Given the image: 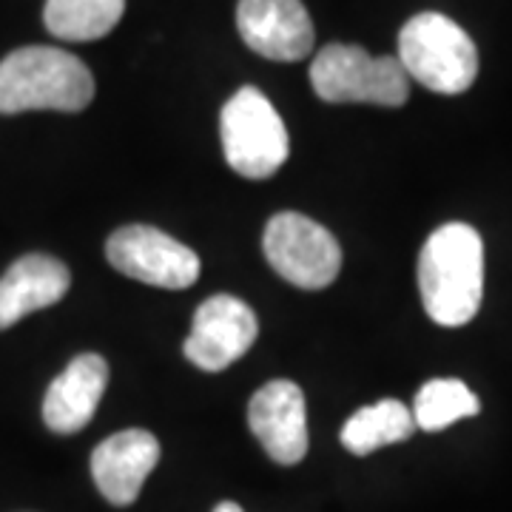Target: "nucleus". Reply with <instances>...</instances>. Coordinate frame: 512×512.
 Here are the masks:
<instances>
[{
	"mask_svg": "<svg viewBox=\"0 0 512 512\" xmlns=\"http://www.w3.org/2000/svg\"><path fill=\"white\" fill-rule=\"evenodd\" d=\"M424 311L444 328L467 325L484 299V242L473 225L450 222L433 231L419 254Z\"/></svg>",
	"mask_w": 512,
	"mask_h": 512,
	"instance_id": "f257e3e1",
	"label": "nucleus"
},
{
	"mask_svg": "<svg viewBox=\"0 0 512 512\" xmlns=\"http://www.w3.org/2000/svg\"><path fill=\"white\" fill-rule=\"evenodd\" d=\"M92 100L89 66L63 49L26 46L0 60V114L83 111Z\"/></svg>",
	"mask_w": 512,
	"mask_h": 512,
	"instance_id": "f03ea898",
	"label": "nucleus"
},
{
	"mask_svg": "<svg viewBox=\"0 0 512 512\" xmlns=\"http://www.w3.org/2000/svg\"><path fill=\"white\" fill-rule=\"evenodd\" d=\"M399 63L410 80L436 94L467 92L478 77V49L456 20L421 12L399 32Z\"/></svg>",
	"mask_w": 512,
	"mask_h": 512,
	"instance_id": "7ed1b4c3",
	"label": "nucleus"
},
{
	"mask_svg": "<svg viewBox=\"0 0 512 512\" xmlns=\"http://www.w3.org/2000/svg\"><path fill=\"white\" fill-rule=\"evenodd\" d=\"M313 92L325 103H373L396 109L410 97V77L399 57H373L362 46L330 43L313 57Z\"/></svg>",
	"mask_w": 512,
	"mask_h": 512,
	"instance_id": "20e7f679",
	"label": "nucleus"
},
{
	"mask_svg": "<svg viewBox=\"0 0 512 512\" xmlns=\"http://www.w3.org/2000/svg\"><path fill=\"white\" fill-rule=\"evenodd\" d=\"M222 151L228 165L248 180H268L291 154L288 128L265 94L245 86L222 109Z\"/></svg>",
	"mask_w": 512,
	"mask_h": 512,
	"instance_id": "39448f33",
	"label": "nucleus"
},
{
	"mask_svg": "<svg viewBox=\"0 0 512 512\" xmlns=\"http://www.w3.org/2000/svg\"><path fill=\"white\" fill-rule=\"evenodd\" d=\"M262 251L282 279L302 291H322L342 271V248L325 225L296 211L276 214L265 228Z\"/></svg>",
	"mask_w": 512,
	"mask_h": 512,
	"instance_id": "423d86ee",
	"label": "nucleus"
},
{
	"mask_svg": "<svg viewBox=\"0 0 512 512\" xmlns=\"http://www.w3.org/2000/svg\"><path fill=\"white\" fill-rule=\"evenodd\" d=\"M114 271L154 288L183 291L200 279V256L151 225H126L106 245Z\"/></svg>",
	"mask_w": 512,
	"mask_h": 512,
	"instance_id": "0eeeda50",
	"label": "nucleus"
},
{
	"mask_svg": "<svg viewBox=\"0 0 512 512\" xmlns=\"http://www.w3.org/2000/svg\"><path fill=\"white\" fill-rule=\"evenodd\" d=\"M256 313L237 296L217 293L194 313V328L185 339V359L200 370L217 373L239 362L256 342Z\"/></svg>",
	"mask_w": 512,
	"mask_h": 512,
	"instance_id": "6e6552de",
	"label": "nucleus"
},
{
	"mask_svg": "<svg viewBox=\"0 0 512 512\" xmlns=\"http://www.w3.org/2000/svg\"><path fill=\"white\" fill-rule=\"evenodd\" d=\"M239 37L276 63L305 60L313 49V20L302 0H239Z\"/></svg>",
	"mask_w": 512,
	"mask_h": 512,
	"instance_id": "1a4fd4ad",
	"label": "nucleus"
},
{
	"mask_svg": "<svg viewBox=\"0 0 512 512\" xmlns=\"http://www.w3.org/2000/svg\"><path fill=\"white\" fill-rule=\"evenodd\" d=\"M248 424L276 464H299L308 453V413L299 384H262L248 404Z\"/></svg>",
	"mask_w": 512,
	"mask_h": 512,
	"instance_id": "9d476101",
	"label": "nucleus"
},
{
	"mask_svg": "<svg viewBox=\"0 0 512 512\" xmlns=\"http://www.w3.org/2000/svg\"><path fill=\"white\" fill-rule=\"evenodd\" d=\"M160 461V441L148 430L114 433L92 453V476L97 490L114 507H128L137 501L146 478Z\"/></svg>",
	"mask_w": 512,
	"mask_h": 512,
	"instance_id": "9b49d317",
	"label": "nucleus"
},
{
	"mask_svg": "<svg viewBox=\"0 0 512 512\" xmlns=\"http://www.w3.org/2000/svg\"><path fill=\"white\" fill-rule=\"evenodd\" d=\"M109 384V365L97 353H83L49 384L43 399V421L52 433H77L97 413Z\"/></svg>",
	"mask_w": 512,
	"mask_h": 512,
	"instance_id": "f8f14e48",
	"label": "nucleus"
},
{
	"mask_svg": "<svg viewBox=\"0 0 512 512\" xmlns=\"http://www.w3.org/2000/svg\"><path fill=\"white\" fill-rule=\"evenodd\" d=\"M72 285L69 268L46 254H26L0 276V330L29 313L57 305Z\"/></svg>",
	"mask_w": 512,
	"mask_h": 512,
	"instance_id": "ddd939ff",
	"label": "nucleus"
},
{
	"mask_svg": "<svg viewBox=\"0 0 512 512\" xmlns=\"http://www.w3.org/2000/svg\"><path fill=\"white\" fill-rule=\"evenodd\" d=\"M413 410L399 399H382L376 404H367L359 413H353L342 427V444L353 456L376 453L387 444L407 441L416 433Z\"/></svg>",
	"mask_w": 512,
	"mask_h": 512,
	"instance_id": "4468645a",
	"label": "nucleus"
},
{
	"mask_svg": "<svg viewBox=\"0 0 512 512\" xmlns=\"http://www.w3.org/2000/svg\"><path fill=\"white\" fill-rule=\"evenodd\" d=\"M126 12V0H46V29L60 40L89 43L106 37Z\"/></svg>",
	"mask_w": 512,
	"mask_h": 512,
	"instance_id": "2eb2a0df",
	"label": "nucleus"
},
{
	"mask_svg": "<svg viewBox=\"0 0 512 512\" xmlns=\"http://www.w3.org/2000/svg\"><path fill=\"white\" fill-rule=\"evenodd\" d=\"M413 419L419 430L439 433L461 419H470L481 410L478 396L458 379H433L421 387L413 402Z\"/></svg>",
	"mask_w": 512,
	"mask_h": 512,
	"instance_id": "dca6fc26",
	"label": "nucleus"
},
{
	"mask_svg": "<svg viewBox=\"0 0 512 512\" xmlns=\"http://www.w3.org/2000/svg\"><path fill=\"white\" fill-rule=\"evenodd\" d=\"M214 512H242V507H239V504H234V501H222L220 507H217Z\"/></svg>",
	"mask_w": 512,
	"mask_h": 512,
	"instance_id": "f3484780",
	"label": "nucleus"
}]
</instances>
